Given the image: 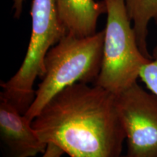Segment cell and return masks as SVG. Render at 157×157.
Instances as JSON below:
<instances>
[{"label": "cell", "mask_w": 157, "mask_h": 157, "mask_svg": "<svg viewBox=\"0 0 157 157\" xmlns=\"http://www.w3.org/2000/svg\"><path fill=\"white\" fill-rule=\"evenodd\" d=\"M56 4L67 34L79 38L95 34L98 18L106 13L104 0H56Z\"/></svg>", "instance_id": "obj_7"}, {"label": "cell", "mask_w": 157, "mask_h": 157, "mask_svg": "<svg viewBox=\"0 0 157 157\" xmlns=\"http://www.w3.org/2000/svg\"><path fill=\"white\" fill-rule=\"evenodd\" d=\"M64 154L63 151L53 143H48L45 151L41 157H62Z\"/></svg>", "instance_id": "obj_10"}, {"label": "cell", "mask_w": 157, "mask_h": 157, "mask_svg": "<svg viewBox=\"0 0 157 157\" xmlns=\"http://www.w3.org/2000/svg\"><path fill=\"white\" fill-rule=\"evenodd\" d=\"M115 97L126 135V154L157 157V96L135 82Z\"/></svg>", "instance_id": "obj_5"}, {"label": "cell", "mask_w": 157, "mask_h": 157, "mask_svg": "<svg viewBox=\"0 0 157 157\" xmlns=\"http://www.w3.org/2000/svg\"><path fill=\"white\" fill-rule=\"evenodd\" d=\"M152 59L143 66L139 78L147 88L157 96V46L153 49Z\"/></svg>", "instance_id": "obj_9"}, {"label": "cell", "mask_w": 157, "mask_h": 157, "mask_svg": "<svg viewBox=\"0 0 157 157\" xmlns=\"http://www.w3.org/2000/svg\"><path fill=\"white\" fill-rule=\"evenodd\" d=\"M31 15L32 28L25 58L15 75L2 82L0 93L23 114L34 100V84L44 72L47 53L67 34L59 17L56 0H33Z\"/></svg>", "instance_id": "obj_3"}, {"label": "cell", "mask_w": 157, "mask_h": 157, "mask_svg": "<svg viewBox=\"0 0 157 157\" xmlns=\"http://www.w3.org/2000/svg\"><path fill=\"white\" fill-rule=\"evenodd\" d=\"M125 3L136 35L137 45L143 56L152 59L148 50L147 37L151 21L157 24V0H125Z\"/></svg>", "instance_id": "obj_8"}, {"label": "cell", "mask_w": 157, "mask_h": 157, "mask_svg": "<svg viewBox=\"0 0 157 157\" xmlns=\"http://www.w3.org/2000/svg\"><path fill=\"white\" fill-rule=\"evenodd\" d=\"M47 144L70 157H119L126 140L115 95L77 83L54 96L31 121Z\"/></svg>", "instance_id": "obj_1"}, {"label": "cell", "mask_w": 157, "mask_h": 157, "mask_svg": "<svg viewBox=\"0 0 157 157\" xmlns=\"http://www.w3.org/2000/svg\"><path fill=\"white\" fill-rule=\"evenodd\" d=\"M31 121L0 96V139L6 157H34L45 151L48 144L41 140Z\"/></svg>", "instance_id": "obj_6"}, {"label": "cell", "mask_w": 157, "mask_h": 157, "mask_svg": "<svg viewBox=\"0 0 157 157\" xmlns=\"http://www.w3.org/2000/svg\"><path fill=\"white\" fill-rule=\"evenodd\" d=\"M105 30L93 36L66 34L48 51L33 103L25 116L32 121L62 90L77 83L94 84L101 71Z\"/></svg>", "instance_id": "obj_2"}, {"label": "cell", "mask_w": 157, "mask_h": 157, "mask_svg": "<svg viewBox=\"0 0 157 157\" xmlns=\"http://www.w3.org/2000/svg\"><path fill=\"white\" fill-rule=\"evenodd\" d=\"M25 0H13V9L14 12V17L15 18H20L23 12V3Z\"/></svg>", "instance_id": "obj_11"}, {"label": "cell", "mask_w": 157, "mask_h": 157, "mask_svg": "<svg viewBox=\"0 0 157 157\" xmlns=\"http://www.w3.org/2000/svg\"><path fill=\"white\" fill-rule=\"evenodd\" d=\"M106 25L101 71L94 84L117 95L137 82L145 64L150 61L137 45L125 0H104Z\"/></svg>", "instance_id": "obj_4"}, {"label": "cell", "mask_w": 157, "mask_h": 157, "mask_svg": "<svg viewBox=\"0 0 157 157\" xmlns=\"http://www.w3.org/2000/svg\"><path fill=\"white\" fill-rule=\"evenodd\" d=\"M119 157H130V156H129L128 155H127V154H125V155H121Z\"/></svg>", "instance_id": "obj_12"}]
</instances>
